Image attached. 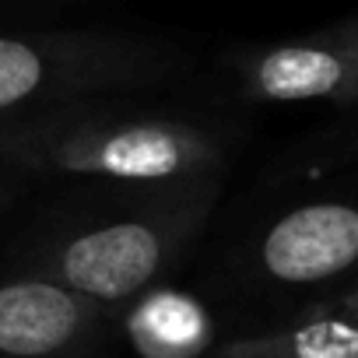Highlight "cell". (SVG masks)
Here are the masks:
<instances>
[{
	"label": "cell",
	"instance_id": "1",
	"mask_svg": "<svg viewBox=\"0 0 358 358\" xmlns=\"http://www.w3.org/2000/svg\"><path fill=\"white\" fill-rule=\"evenodd\" d=\"M197 292L225 334L257 330L299 309L358 292V162L309 172L236 218L201 260Z\"/></svg>",
	"mask_w": 358,
	"mask_h": 358
},
{
	"label": "cell",
	"instance_id": "2",
	"mask_svg": "<svg viewBox=\"0 0 358 358\" xmlns=\"http://www.w3.org/2000/svg\"><path fill=\"white\" fill-rule=\"evenodd\" d=\"M222 179L74 183L18 253V274L50 278L120 313L194 257L218 211Z\"/></svg>",
	"mask_w": 358,
	"mask_h": 358
},
{
	"label": "cell",
	"instance_id": "3",
	"mask_svg": "<svg viewBox=\"0 0 358 358\" xmlns=\"http://www.w3.org/2000/svg\"><path fill=\"white\" fill-rule=\"evenodd\" d=\"M239 127L151 95L85 99L0 120V169L67 183H176L225 176Z\"/></svg>",
	"mask_w": 358,
	"mask_h": 358
},
{
	"label": "cell",
	"instance_id": "4",
	"mask_svg": "<svg viewBox=\"0 0 358 358\" xmlns=\"http://www.w3.org/2000/svg\"><path fill=\"white\" fill-rule=\"evenodd\" d=\"M194 71L183 46L134 32H22L0 36V120L85 99L151 95Z\"/></svg>",
	"mask_w": 358,
	"mask_h": 358
},
{
	"label": "cell",
	"instance_id": "5",
	"mask_svg": "<svg viewBox=\"0 0 358 358\" xmlns=\"http://www.w3.org/2000/svg\"><path fill=\"white\" fill-rule=\"evenodd\" d=\"M236 99L260 106H358V11L316 32L250 46L225 60Z\"/></svg>",
	"mask_w": 358,
	"mask_h": 358
},
{
	"label": "cell",
	"instance_id": "6",
	"mask_svg": "<svg viewBox=\"0 0 358 358\" xmlns=\"http://www.w3.org/2000/svg\"><path fill=\"white\" fill-rule=\"evenodd\" d=\"M116 313L39 274L0 278V358H109Z\"/></svg>",
	"mask_w": 358,
	"mask_h": 358
},
{
	"label": "cell",
	"instance_id": "7",
	"mask_svg": "<svg viewBox=\"0 0 358 358\" xmlns=\"http://www.w3.org/2000/svg\"><path fill=\"white\" fill-rule=\"evenodd\" d=\"M120 344L130 358H208L229 334L218 309L172 281L148 288L116 313Z\"/></svg>",
	"mask_w": 358,
	"mask_h": 358
},
{
	"label": "cell",
	"instance_id": "8",
	"mask_svg": "<svg viewBox=\"0 0 358 358\" xmlns=\"http://www.w3.org/2000/svg\"><path fill=\"white\" fill-rule=\"evenodd\" d=\"M208 358H358V292L229 334Z\"/></svg>",
	"mask_w": 358,
	"mask_h": 358
},
{
	"label": "cell",
	"instance_id": "9",
	"mask_svg": "<svg viewBox=\"0 0 358 358\" xmlns=\"http://www.w3.org/2000/svg\"><path fill=\"white\" fill-rule=\"evenodd\" d=\"M358 162V113H351L344 123L330 127L320 141H313L306 151H299V162L288 165V172H330L341 165Z\"/></svg>",
	"mask_w": 358,
	"mask_h": 358
}]
</instances>
